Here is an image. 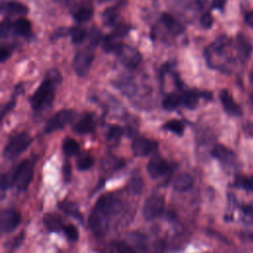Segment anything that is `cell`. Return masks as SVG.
I'll return each mask as SVG.
<instances>
[{
    "mask_svg": "<svg viewBox=\"0 0 253 253\" xmlns=\"http://www.w3.org/2000/svg\"><path fill=\"white\" fill-rule=\"evenodd\" d=\"M94 128V121L90 114H85L73 126L75 132L80 134L89 133Z\"/></svg>",
    "mask_w": 253,
    "mask_h": 253,
    "instance_id": "22",
    "label": "cell"
},
{
    "mask_svg": "<svg viewBox=\"0 0 253 253\" xmlns=\"http://www.w3.org/2000/svg\"><path fill=\"white\" fill-rule=\"evenodd\" d=\"M158 148V143L149 138L137 137L131 143V149L136 156H148L149 154L155 152Z\"/></svg>",
    "mask_w": 253,
    "mask_h": 253,
    "instance_id": "14",
    "label": "cell"
},
{
    "mask_svg": "<svg viewBox=\"0 0 253 253\" xmlns=\"http://www.w3.org/2000/svg\"><path fill=\"white\" fill-rule=\"evenodd\" d=\"M32 23L26 18H19L14 22H11L10 19L6 18L1 23L0 28V37L1 40L8 38L9 35L13 34L23 38H30L32 36Z\"/></svg>",
    "mask_w": 253,
    "mask_h": 253,
    "instance_id": "5",
    "label": "cell"
},
{
    "mask_svg": "<svg viewBox=\"0 0 253 253\" xmlns=\"http://www.w3.org/2000/svg\"><path fill=\"white\" fill-rule=\"evenodd\" d=\"M181 94V100H182V105L188 109H195L199 103V100L201 98L205 99H211V93L207 92V91H198V90H185L181 89L180 90Z\"/></svg>",
    "mask_w": 253,
    "mask_h": 253,
    "instance_id": "13",
    "label": "cell"
},
{
    "mask_svg": "<svg viewBox=\"0 0 253 253\" xmlns=\"http://www.w3.org/2000/svg\"><path fill=\"white\" fill-rule=\"evenodd\" d=\"M62 149L66 155H75L79 150L78 142L71 137H66L62 143Z\"/></svg>",
    "mask_w": 253,
    "mask_h": 253,
    "instance_id": "28",
    "label": "cell"
},
{
    "mask_svg": "<svg viewBox=\"0 0 253 253\" xmlns=\"http://www.w3.org/2000/svg\"><path fill=\"white\" fill-rule=\"evenodd\" d=\"M94 58L95 55L93 52V48L90 46L86 49H80L75 53L72 59V68L77 76L84 77L85 75H87L92 66Z\"/></svg>",
    "mask_w": 253,
    "mask_h": 253,
    "instance_id": "8",
    "label": "cell"
},
{
    "mask_svg": "<svg viewBox=\"0 0 253 253\" xmlns=\"http://www.w3.org/2000/svg\"><path fill=\"white\" fill-rule=\"evenodd\" d=\"M62 230L64 231V233L67 236V238L69 240H71V241H76L78 239V237H79V233H78L77 228L74 225H72V224L65 225Z\"/></svg>",
    "mask_w": 253,
    "mask_h": 253,
    "instance_id": "36",
    "label": "cell"
},
{
    "mask_svg": "<svg viewBox=\"0 0 253 253\" xmlns=\"http://www.w3.org/2000/svg\"><path fill=\"white\" fill-rule=\"evenodd\" d=\"M211 154L213 157H215L217 160H219L220 162L230 165L233 164V161L235 159V155L234 153L227 147H225L224 145H216L212 151Z\"/></svg>",
    "mask_w": 253,
    "mask_h": 253,
    "instance_id": "20",
    "label": "cell"
},
{
    "mask_svg": "<svg viewBox=\"0 0 253 253\" xmlns=\"http://www.w3.org/2000/svg\"><path fill=\"white\" fill-rule=\"evenodd\" d=\"M199 22H200V25L202 28L206 29V30H209L212 27V24H213V18L211 14L210 11H205L199 18Z\"/></svg>",
    "mask_w": 253,
    "mask_h": 253,
    "instance_id": "33",
    "label": "cell"
},
{
    "mask_svg": "<svg viewBox=\"0 0 253 253\" xmlns=\"http://www.w3.org/2000/svg\"><path fill=\"white\" fill-rule=\"evenodd\" d=\"M219 100L224 112L229 116L239 117L242 114L241 107L235 102L232 95L227 89H222L219 92Z\"/></svg>",
    "mask_w": 253,
    "mask_h": 253,
    "instance_id": "17",
    "label": "cell"
},
{
    "mask_svg": "<svg viewBox=\"0 0 253 253\" xmlns=\"http://www.w3.org/2000/svg\"><path fill=\"white\" fill-rule=\"evenodd\" d=\"M115 247L118 253H135L134 248L125 242H117L115 244Z\"/></svg>",
    "mask_w": 253,
    "mask_h": 253,
    "instance_id": "38",
    "label": "cell"
},
{
    "mask_svg": "<svg viewBox=\"0 0 253 253\" xmlns=\"http://www.w3.org/2000/svg\"><path fill=\"white\" fill-rule=\"evenodd\" d=\"M171 165L168 161L161 158L160 156H154L150 159L147 164V173L153 179H157L161 176L166 175L171 171Z\"/></svg>",
    "mask_w": 253,
    "mask_h": 253,
    "instance_id": "16",
    "label": "cell"
},
{
    "mask_svg": "<svg viewBox=\"0 0 253 253\" xmlns=\"http://www.w3.org/2000/svg\"><path fill=\"white\" fill-rule=\"evenodd\" d=\"M163 127L177 135H182L184 132V124L179 120H170L164 124Z\"/></svg>",
    "mask_w": 253,
    "mask_h": 253,
    "instance_id": "29",
    "label": "cell"
},
{
    "mask_svg": "<svg viewBox=\"0 0 253 253\" xmlns=\"http://www.w3.org/2000/svg\"><path fill=\"white\" fill-rule=\"evenodd\" d=\"M126 0H120L114 5L105 9L102 13V21L105 26L107 27H116L119 23V19L121 16L122 10L126 6Z\"/></svg>",
    "mask_w": 253,
    "mask_h": 253,
    "instance_id": "12",
    "label": "cell"
},
{
    "mask_svg": "<svg viewBox=\"0 0 253 253\" xmlns=\"http://www.w3.org/2000/svg\"><path fill=\"white\" fill-rule=\"evenodd\" d=\"M21 215L16 210H3L0 215V225L2 233L13 231L20 223Z\"/></svg>",
    "mask_w": 253,
    "mask_h": 253,
    "instance_id": "15",
    "label": "cell"
},
{
    "mask_svg": "<svg viewBox=\"0 0 253 253\" xmlns=\"http://www.w3.org/2000/svg\"><path fill=\"white\" fill-rule=\"evenodd\" d=\"M143 188V182L139 177H134L130 180L128 184V189L133 194H139L142 191Z\"/></svg>",
    "mask_w": 253,
    "mask_h": 253,
    "instance_id": "35",
    "label": "cell"
},
{
    "mask_svg": "<svg viewBox=\"0 0 253 253\" xmlns=\"http://www.w3.org/2000/svg\"><path fill=\"white\" fill-rule=\"evenodd\" d=\"M88 35L89 32L80 26L69 28V36L71 37V41L74 44L82 43L88 38Z\"/></svg>",
    "mask_w": 253,
    "mask_h": 253,
    "instance_id": "26",
    "label": "cell"
},
{
    "mask_svg": "<svg viewBox=\"0 0 253 253\" xmlns=\"http://www.w3.org/2000/svg\"><path fill=\"white\" fill-rule=\"evenodd\" d=\"M70 15L79 24L88 22L94 15V6L89 0H80L71 7Z\"/></svg>",
    "mask_w": 253,
    "mask_h": 253,
    "instance_id": "10",
    "label": "cell"
},
{
    "mask_svg": "<svg viewBox=\"0 0 253 253\" xmlns=\"http://www.w3.org/2000/svg\"><path fill=\"white\" fill-rule=\"evenodd\" d=\"M73 118V111L69 109H63L58 111L51 119L47 121L43 128L44 132H52L66 126Z\"/></svg>",
    "mask_w": 253,
    "mask_h": 253,
    "instance_id": "11",
    "label": "cell"
},
{
    "mask_svg": "<svg viewBox=\"0 0 253 253\" xmlns=\"http://www.w3.org/2000/svg\"><path fill=\"white\" fill-rule=\"evenodd\" d=\"M234 185L246 191L253 192V176H237Z\"/></svg>",
    "mask_w": 253,
    "mask_h": 253,
    "instance_id": "30",
    "label": "cell"
},
{
    "mask_svg": "<svg viewBox=\"0 0 253 253\" xmlns=\"http://www.w3.org/2000/svg\"><path fill=\"white\" fill-rule=\"evenodd\" d=\"M62 80L57 69H50L46 72L43 80L30 98V103L35 111H42L49 107L55 96V89Z\"/></svg>",
    "mask_w": 253,
    "mask_h": 253,
    "instance_id": "3",
    "label": "cell"
},
{
    "mask_svg": "<svg viewBox=\"0 0 253 253\" xmlns=\"http://www.w3.org/2000/svg\"><path fill=\"white\" fill-rule=\"evenodd\" d=\"M249 79H250V82H251V84H252V86H253V70L250 72V74H249ZM251 100L253 101V92H252V94H251Z\"/></svg>",
    "mask_w": 253,
    "mask_h": 253,
    "instance_id": "43",
    "label": "cell"
},
{
    "mask_svg": "<svg viewBox=\"0 0 253 253\" xmlns=\"http://www.w3.org/2000/svg\"><path fill=\"white\" fill-rule=\"evenodd\" d=\"M164 210V199L160 195H152L148 197L143 205L142 213L146 219H153L161 215Z\"/></svg>",
    "mask_w": 253,
    "mask_h": 253,
    "instance_id": "9",
    "label": "cell"
},
{
    "mask_svg": "<svg viewBox=\"0 0 253 253\" xmlns=\"http://www.w3.org/2000/svg\"><path fill=\"white\" fill-rule=\"evenodd\" d=\"M29 12V8L16 0H2L1 1V13L6 14L9 17L17 15H26Z\"/></svg>",
    "mask_w": 253,
    "mask_h": 253,
    "instance_id": "19",
    "label": "cell"
},
{
    "mask_svg": "<svg viewBox=\"0 0 253 253\" xmlns=\"http://www.w3.org/2000/svg\"><path fill=\"white\" fill-rule=\"evenodd\" d=\"M160 22L166 31L174 37L180 36L185 32V25L169 13H162L160 16Z\"/></svg>",
    "mask_w": 253,
    "mask_h": 253,
    "instance_id": "18",
    "label": "cell"
},
{
    "mask_svg": "<svg viewBox=\"0 0 253 253\" xmlns=\"http://www.w3.org/2000/svg\"><path fill=\"white\" fill-rule=\"evenodd\" d=\"M121 210L120 201L111 194L100 197L89 216L88 224L91 231L97 237L106 234L109 228L110 217Z\"/></svg>",
    "mask_w": 253,
    "mask_h": 253,
    "instance_id": "2",
    "label": "cell"
},
{
    "mask_svg": "<svg viewBox=\"0 0 253 253\" xmlns=\"http://www.w3.org/2000/svg\"><path fill=\"white\" fill-rule=\"evenodd\" d=\"M67 35H69V29L60 28V29H58V30H56V31L53 32V34H52L51 37H50V40L53 41V40H56V39H58V38L65 37V36H67Z\"/></svg>",
    "mask_w": 253,
    "mask_h": 253,
    "instance_id": "39",
    "label": "cell"
},
{
    "mask_svg": "<svg viewBox=\"0 0 253 253\" xmlns=\"http://www.w3.org/2000/svg\"><path fill=\"white\" fill-rule=\"evenodd\" d=\"M11 184H13L12 178H9L8 175L3 174V175H2V178H1V188H2V190L8 189Z\"/></svg>",
    "mask_w": 253,
    "mask_h": 253,
    "instance_id": "41",
    "label": "cell"
},
{
    "mask_svg": "<svg viewBox=\"0 0 253 253\" xmlns=\"http://www.w3.org/2000/svg\"><path fill=\"white\" fill-rule=\"evenodd\" d=\"M204 57L210 68L225 74L245 64L237 50L235 39L226 35H220L211 42L204 50Z\"/></svg>",
    "mask_w": 253,
    "mask_h": 253,
    "instance_id": "1",
    "label": "cell"
},
{
    "mask_svg": "<svg viewBox=\"0 0 253 253\" xmlns=\"http://www.w3.org/2000/svg\"><path fill=\"white\" fill-rule=\"evenodd\" d=\"M123 134V128L119 126H111L109 130H108V134H107V138L111 141H118L121 136Z\"/></svg>",
    "mask_w": 253,
    "mask_h": 253,
    "instance_id": "34",
    "label": "cell"
},
{
    "mask_svg": "<svg viewBox=\"0 0 253 253\" xmlns=\"http://www.w3.org/2000/svg\"><path fill=\"white\" fill-rule=\"evenodd\" d=\"M63 173H64V177L67 179L69 177V175H70V171H69V166L68 165L63 167Z\"/></svg>",
    "mask_w": 253,
    "mask_h": 253,
    "instance_id": "42",
    "label": "cell"
},
{
    "mask_svg": "<svg viewBox=\"0 0 253 253\" xmlns=\"http://www.w3.org/2000/svg\"><path fill=\"white\" fill-rule=\"evenodd\" d=\"M194 185V178L189 173H180L176 176L173 187L178 192H185L190 190Z\"/></svg>",
    "mask_w": 253,
    "mask_h": 253,
    "instance_id": "21",
    "label": "cell"
},
{
    "mask_svg": "<svg viewBox=\"0 0 253 253\" xmlns=\"http://www.w3.org/2000/svg\"><path fill=\"white\" fill-rule=\"evenodd\" d=\"M226 2H227V0H212L211 8L213 10H218V11L222 12L224 10V6H225Z\"/></svg>",
    "mask_w": 253,
    "mask_h": 253,
    "instance_id": "40",
    "label": "cell"
},
{
    "mask_svg": "<svg viewBox=\"0 0 253 253\" xmlns=\"http://www.w3.org/2000/svg\"><path fill=\"white\" fill-rule=\"evenodd\" d=\"M58 207L59 209L65 212L66 214L74 217V218H77V219H82V215L80 213V211H79V208L78 206L73 203V202H68V201H62L58 204Z\"/></svg>",
    "mask_w": 253,
    "mask_h": 253,
    "instance_id": "27",
    "label": "cell"
},
{
    "mask_svg": "<svg viewBox=\"0 0 253 253\" xmlns=\"http://www.w3.org/2000/svg\"><path fill=\"white\" fill-rule=\"evenodd\" d=\"M98 3H106V2H110L112 0H96Z\"/></svg>",
    "mask_w": 253,
    "mask_h": 253,
    "instance_id": "45",
    "label": "cell"
},
{
    "mask_svg": "<svg viewBox=\"0 0 253 253\" xmlns=\"http://www.w3.org/2000/svg\"><path fill=\"white\" fill-rule=\"evenodd\" d=\"M106 52L115 54L122 65L131 70L138 67L142 60L141 53L135 47L122 42L110 46Z\"/></svg>",
    "mask_w": 253,
    "mask_h": 253,
    "instance_id": "4",
    "label": "cell"
},
{
    "mask_svg": "<svg viewBox=\"0 0 253 253\" xmlns=\"http://www.w3.org/2000/svg\"><path fill=\"white\" fill-rule=\"evenodd\" d=\"M93 163H94L93 157L90 154H88V153H84V154H81L77 158L76 166H77L78 170L85 171V170H88L89 168H91Z\"/></svg>",
    "mask_w": 253,
    "mask_h": 253,
    "instance_id": "31",
    "label": "cell"
},
{
    "mask_svg": "<svg viewBox=\"0 0 253 253\" xmlns=\"http://www.w3.org/2000/svg\"><path fill=\"white\" fill-rule=\"evenodd\" d=\"M32 142V137L28 132H20L14 135L6 144L4 149L5 157L12 159L24 152Z\"/></svg>",
    "mask_w": 253,
    "mask_h": 253,
    "instance_id": "7",
    "label": "cell"
},
{
    "mask_svg": "<svg viewBox=\"0 0 253 253\" xmlns=\"http://www.w3.org/2000/svg\"><path fill=\"white\" fill-rule=\"evenodd\" d=\"M43 222L45 226L52 231H58L63 229V224L60 216L56 213H46L43 216Z\"/></svg>",
    "mask_w": 253,
    "mask_h": 253,
    "instance_id": "25",
    "label": "cell"
},
{
    "mask_svg": "<svg viewBox=\"0 0 253 253\" xmlns=\"http://www.w3.org/2000/svg\"><path fill=\"white\" fill-rule=\"evenodd\" d=\"M88 39H89V42H90V47L94 48L95 46H97L103 41L104 37L102 36L99 29H97L95 27H92L89 31Z\"/></svg>",
    "mask_w": 253,
    "mask_h": 253,
    "instance_id": "32",
    "label": "cell"
},
{
    "mask_svg": "<svg viewBox=\"0 0 253 253\" xmlns=\"http://www.w3.org/2000/svg\"><path fill=\"white\" fill-rule=\"evenodd\" d=\"M34 174V163L30 159H26L22 161L16 168V171L14 172V175L12 177L14 186L24 191L28 188L30 185Z\"/></svg>",
    "mask_w": 253,
    "mask_h": 253,
    "instance_id": "6",
    "label": "cell"
},
{
    "mask_svg": "<svg viewBox=\"0 0 253 253\" xmlns=\"http://www.w3.org/2000/svg\"><path fill=\"white\" fill-rule=\"evenodd\" d=\"M177 6L189 9L191 11H201L206 7L207 0H172Z\"/></svg>",
    "mask_w": 253,
    "mask_h": 253,
    "instance_id": "24",
    "label": "cell"
},
{
    "mask_svg": "<svg viewBox=\"0 0 253 253\" xmlns=\"http://www.w3.org/2000/svg\"><path fill=\"white\" fill-rule=\"evenodd\" d=\"M54 2H57V3H63V4H68L70 3L72 0H52Z\"/></svg>",
    "mask_w": 253,
    "mask_h": 253,
    "instance_id": "44",
    "label": "cell"
},
{
    "mask_svg": "<svg viewBox=\"0 0 253 253\" xmlns=\"http://www.w3.org/2000/svg\"><path fill=\"white\" fill-rule=\"evenodd\" d=\"M180 105H182L180 93L171 92V93L167 94L162 101V107L166 111H173V110L177 109Z\"/></svg>",
    "mask_w": 253,
    "mask_h": 253,
    "instance_id": "23",
    "label": "cell"
},
{
    "mask_svg": "<svg viewBox=\"0 0 253 253\" xmlns=\"http://www.w3.org/2000/svg\"><path fill=\"white\" fill-rule=\"evenodd\" d=\"M13 49H14V45L12 44H2L1 46V49H0V60L1 62H5V60H7L10 55L12 54L13 52Z\"/></svg>",
    "mask_w": 253,
    "mask_h": 253,
    "instance_id": "37",
    "label": "cell"
}]
</instances>
